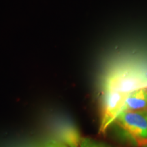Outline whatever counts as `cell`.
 Masks as SVG:
<instances>
[{"label":"cell","instance_id":"cell-1","mask_svg":"<svg viewBox=\"0 0 147 147\" xmlns=\"http://www.w3.org/2000/svg\"><path fill=\"white\" fill-rule=\"evenodd\" d=\"M103 85L104 91L128 95L138 89L147 88V76L131 66H117L108 74Z\"/></svg>","mask_w":147,"mask_h":147},{"label":"cell","instance_id":"cell-2","mask_svg":"<svg viewBox=\"0 0 147 147\" xmlns=\"http://www.w3.org/2000/svg\"><path fill=\"white\" fill-rule=\"evenodd\" d=\"M115 121L140 144H147V109L124 110Z\"/></svg>","mask_w":147,"mask_h":147},{"label":"cell","instance_id":"cell-3","mask_svg":"<svg viewBox=\"0 0 147 147\" xmlns=\"http://www.w3.org/2000/svg\"><path fill=\"white\" fill-rule=\"evenodd\" d=\"M127 96V95L119 92L104 91L100 133H105L110 125L116 121L123 110Z\"/></svg>","mask_w":147,"mask_h":147},{"label":"cell","instance_id":"cell-4","mask_svg":"<svg viewBox=\"0 0 147 147\" xmlns=\"http://www.w3.org/2000/svg\"><path fill=\"white\" fill-rule=\"evenodd\" d=\"M59 138L67 147H80L82 138L78 129L71 124L61 125L58 130Z\"/></svg>","mask_w":147,"mask_h":147},{"label":"cell","instance_id":"cell-5","mask_svg":"<svg viewBox=\"0 0 147 147\" xmlns=\"http://www.w3.org/2000/svg\"><path fill=\"white\" fill-rule=\"evenodd\" d=\"M146 109H147V88L138 89L129 93L123 111Z\"/></svg>","mask_w":147,"mask_h":147},{"label":"cell","instance_id":"cell-6","mask_svg":"<svg viewBox=\"0 0 147 147\" xmlns=\"http://www.w3.org/2000/svg\"><path fill=\"white\" fill-rule=\"evenodd\" d=\"M80 147H108L104 143L89 138H82Z\"/></svg>","mask_w":147,"mask_h":147},{"label":"cell","instance_id":"cell-7","mask_svg":"<svg viewBox=\"0 0 147 147\" xmlns=\"http://www.w3.org/2000/svg\"><path fill=\"white\" fill-rule=\"evenodd\" d=\"M45 147H61L60 143L55 140H51L50 142H48Z\"/></svg>","mask_w":147,"mask_h":147},{"label":"cell","instance_id":"cell-8","mask_svg":"<svg viewBox=\"0 0 147 147\" xmlns=\"http://www.w3.org/2000/svg\"><path fill=\"white\" fill-rule=\"evenodd\" d=\"M60 143V145H61V147H67V146H65V144H62V143H61V142H59Z\"/></svg>","mask_w":147,"mask_h":147},{"label":"cell","instance_id":"cell-9","mask_svg":"<svg viewBox=\"0 0 147 147\" xmlns=\"http://www.w3.org/2000/svg\"><path fill=\"white\" fill-rule=\"evenodd\" d=\"M144 147H147V144H145V145H144Z\"/></svg>","mask_w":147,"mask_h":147}]
</instances>
